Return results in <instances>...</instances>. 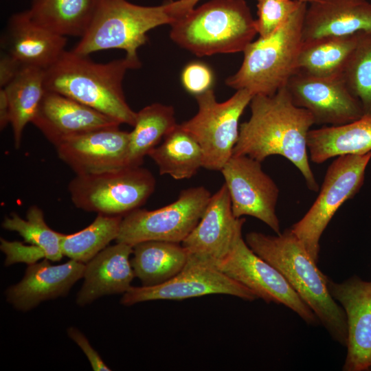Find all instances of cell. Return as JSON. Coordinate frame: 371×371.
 Here are the masks:
<instances>
[{
    "instance_id": "obj_1",
    "label": "cell",
    "mask_w": 371,
    "mask_h": 371,
    "mask_svg": "<svg viewBox=\"0 0 371 371\" xmlns=\"http://www.w3.org/2000/svg\"><path fill=\"white\" fill-rule=\"evenodd\" d=\"M249 106L251 116L240 125L233 155L260 162L282 156L299 170L308 189L317 192L307 147L308 133L315 124L311 113L293 103L286 87L272 95H254Z\"/></svg>"
},
{
    "instance_id": "obj_2",
    "label": "cell",
    "mask_w": 371,
    "mask_h": 371,
    "mask_svg": "<svg viewBox=\"0 0 371 371\" xmlns=\"http://www.w3.org/2000/svg\"><path fill=\"white\" fill-rule=\"evenodd\" d=\"M245 242L260 257L276 267L317 316L332 338L346 346V316L332 297L328 278L291 228L276 236L251 232Z\"/></svg>"
},
{
    "instance_id": "obj_3",
    "label": "cell",
    "mask_w": 371,
    "mask_h": 371,
    "mask_svg": "<svg viewBox=\"0 0 371 371\" xmlns=\"http://www.w3.org/2000/svg\"><path fill=\"white\" fill-rule=\"evenodd\" d=\"M74 51H65L45 71V88L69 97L122 124L133 126L137 112L128 104L122 82L128 69L141 63L127 58L95 63Z\"/></svg>"
},
{
    "instance_id": "obj_4",
    "label": "cell",
    "mask_w": 371,
    "mask_h": 371,
    "mask_svg": "<svg viewBox=\"0 0 371 371\" xmlns=\"http://www.w3.org/2000/svg\"><path fill=\"white\" fill-rule=\"evenodd\" d=\"M170 25L171 39L198 56L243 52L258 34L245 0H211Z\"/></svg>"
},
{
    "instance_id": "obj_5",
    "label": "cell",
    "mask_w": 371,
    "mask_h": 371,
    "mask_svg": "<svg viewBox=\"0 0 371 371\" xmlns=\"http://www.w3.org/2000/svg\"><path fill=\"white\" fill-rule=\"evenodd\" d=\"M306 4L301 2L277 30L246 47L240 68L225 80L228 87L246 89L253 95H272L286 86L297 71Z\"/></svg>"
},
{
    "instance_id": "obj_6",
    "label": "cell",
    "mask_w": 371,
    "mask_h": 371,
    "mask_svg": "<svg viewBox=\"0 0 371 371\" xmlns=\"http://www.w3.org/2000/svg\"><path fill=\"white\" fill-rule=\"evenodd\" d=\"M174 21L166 2L143 6L126 0H99L87 31L72 51L88 56L101 50L120 49L126 52L127 58L140 63L137 52L148 41V32Z\"/></svg>"
},
{
    "instance_id": "obj_7",
    "label": "cell",
    "mask_w": 371,
    "mask_h": 371,
    "mask_svg": "<svg viewBox=\"0 0 371 371\" xmlns=\"http://www.w3.org/2000/svg\"><path fill=\"white\" fill-rule=\"evenodd\" d=\"M156 181L147 168L128 166L96 174L76 175L68 185L78 209L109 216H124L144 205Z\"/></svg>"
},
{
    "instance_id": "obj_8",
    "label": "cell",
    "mask_w": 371,
    "mask_h": 371,
    "mask_svg": "<svg viewBox=\"0 0 371 371\" xmlns=\"http://www.w3.org/2000/svg\"><path fill=\"white\" fill-rule=\"evenodd\" d=\"M253 96L246 89H238L228 100L219 102L212 89L195 96L197 113L179 125L199 144L203 168L221 171L232 156L239 135L240 117Z\"/></svg>"
},
{
    "instance_id": "obj_9",
    "label": "cell",
    "mask_w": 371,
    "mask_h": 371,
    "mask_svg": "<svg viewBox=\"0 0 371 371\" xmlns=\"http://www.w3.org/2000/svg\"><path fill=\"white\" fill-rule=\"evenodd\" d=\"M371 152L335 157L325 174L319 194L305 215L291 227L318 262L320 238L337 210L363 184Z\"/></svg>"
},
{
    "instance_id": "obj_10",
    "label": "cell",
    "mask_w": 371,
    "mask_h": 371,
    "mask_svg": "<svg viewBox=\"0 0 371 371\" xmlns=\"http://www.w3.org/2000/svg\"><path fill=\"white\" fill-rule=\"evenodd\" d=\"M211 196L203 186L192 187L166 206L137 208L123 216L115 240L133 247L148 240L181 243L199 221Z\"/></svg>"
},
{
    "instance_id": "obj_11",
    "label": "cell",
    "mask_w": 371,
    "mask_h": 371,
    "mask_svg": "<svg viewBox=\"0 0 371 371\" xmlns=\"http://www.w3.org/2000/svg\"><path fill=\"white\" fill-rule=\"evenodd\" d=\"M226 276L247 287L267 303L281 304L297 313L308 324L319 320L283 275L257 255L243 236L229 254L216 266Z\"/></svg>"
},
{
    "instance_id": "obj_12",
    "label": "cell",
    "mask_w": 371,
    "mask_h": 371,
    "mask_svg": "<svg viewBox=\"0 0 371 371\" xmlns=\"http://www.w3.org/2000/svg\"><path fill=\"white\" fill-rule=\"evenodd\" d=\"M212 294H224L254 301L256 294L215 266L188 256L184 267L168 281L152 286H131L120 303L124 306L150 300H181Z\"/></svg>"
},
{
    "instance_id": "obj_13",
    "label": "cell",
    "mask_w": 371,
    "mask_h": 371,
    "mask_svg": "<svg viewBox=\"0 0 371 371\" xmlns=\"http://www.w3.org/2000/svg\"><path fill=\"white\" fill-rule=\"evenodd\" d=\"M221 172L235 217L253 216L280 234L276 214L280 190L262 170L261 162L247 155H232Z\"/></svg>"
},
{
    "instance_id": "obj_14",
    "label": "cell",
    "mask_w": 371,
    "mask_h": 371,
    "mask_svg": "<svg viewBox=\"0 0 371 371\" xmlns=\"http://www.w3.org/2000/svg\"><path fill=\"white\" fill-rule=\"evenodd\" d=\"M286 88L293 103L311 113L315 124L342 125L364 114L342 76L321 78L297 71Z\"/></svg>"
},
{
    "instance_id": "obj_15",
    "label": "cell",
    "mask_w": 371,
    "mask_h": 371,
    "mask_svg": "<svg viewBox=\"0 0 371 371\" xmlns=\"http://www.w3.org/2000/svg\"><path fill=\"white\" fill-rule=\"evenodd\" d=\"M245 222L234 215L224 183L211 196L199 221L181 245L188 256L216 267L242 236Z\"/></svg>"
},
{
    "instance_id": "obj_16",
    "label": "cell",
    "mask_w": 371,
    "mask_h": 371,
    "mask_svg": "<svg viewBox=\"0 0 371 371\" xmlns=\"http://www.w3.org/2000/svg\"><path fill=\"white\" fill-rule=\"evenodd\" d=\"M129 137L114 126L67 137L55 147L76 175L96 174L128 167Z\"/></svg>"
},
{
    "instance_id": "obj_17",
    "label": "cell",
    "mask_w": 371,
    "mask_h": 371,
    "mask_svg": "<svg viewBox=\"0 0 371 371\" xmlns=\"http://www.w3.org/2000/svg\"><path fill=\"white\" fill-rule=\"evenodd\" d=\"M328 289L346 316L348 338L344 371L371 368V281L357 276L337 283L328 279Z\"/></svg>"
},
{
    "instance_id": "obj_18",
    "label": "cell",
    "mask_w": 371,
    "mask_h": 371,
    "mask_svg": "<svg viewBox=\"0 0 371 371\" xmlns=\"http://www.w3.org/2000/svg\"><path fill=\"white\" fill-rule=\"evenodd\" d=\"M32 123L54 146L71 136L121 124L69 97L47 90Z\"/></svg>"
},
{
    "instance_id": "obj_19",
    "label": "cell",
    "mask_w": 371,
    "mask_h": 371,
    "mask_svg": "<svg viewBox=\"0 0 371 371\" xmlns=\"http://www.w3.org/2000/svg\"><path fill=\"white\" fill-rule=\"evenodd\" d=\"M85 264L70 259L58 265L44 258L30 264L20 282L5 291L6 300L21 311H28L40 303L65 297L73 285L83 278Z\"/></svg>"
},
{
    "instance_id": "obj_20",
    "label": "cell",
    "mask_w": 371,
    "mask_h": 371,
    "mask_svg": "<svg viewBox=\"0 0 371 371\" xmlns=\"http://www.w3.org/2000/svg\"><path fill=\"white\" fill-rule=\"evenodd\" d=\"M1 43L24 66L46 70L65 51L67 38L36 23L27 10L10 18Z\"/></svg>"
},
{
    "instance_id": "obj_21",
    "label": "cell",
    "mask_w": 371,
    "mask_h": 371,
    "mask_svg": "<svg viewBox=\"0 0 371 371\" xmlns=\"http://www.w3.org/2000/svg\"><path fill=\"white\" fill-rule=\"evenodd\" d=\"M371 32V3L367 0H314L306 8L303 43Z\"/></svg>"
},
{
    "instance_id": "obj_22",
    "label": "cell",
    "mask_w": 371,
    "mask_h": 371,
    "mask_svg": "<svg viewBox=\"0 0 371 371\" xmlns=\"http://www.w3.org/2000/svg\"><path fill=\"white\" fill-rule=\"evenodd\" d=\"M133 251V246L117 242L87 262L77 304L83 306L104 295L126 293L135 277L130 260Z\"/></svg>"
},
{
    "instance_id": "obj_23",
    "label": "cell",
    "mask_w": 371,
    "mask_h": 371,
    "mask_svg": "<svg viewBox=\"0 0 371 371\" xmlns=\"http://www.w3.org/2000/svg\"><path fill=\"white\" fill-rule=\"evenodd\" d=\"M307 147L310 159L318 164L333 157L371 152V113L345 124L311 129Z\"/></svg>"
},
{
    "instance_id": "obj_24",
    "label": "cell",
    "mask_w": 371,
    "mask_h": 371,
    "mask_svg": "<svg viewBox=\"0 0 371 371\" xmlns=\"http://www.w3.org/2000/svg\"><path fill=\"white\" fill-rule=\"evenodd\" d=\"M131 265L142 286L164 283L179 273L188 260L181 243L148 240L133 246Z\"/></svg>"
},
{
    "instance_id": "obj_25",
    "label": "cell",
    "mask_w": 371,
    "mask_h": 371,
    "mask_svg": "<svg viewBox=\"0 0 371 371\" xmlns=\"http://www.w3.org/2000/svg\"><path fill=\"white\" fill-rule=\"evenodd\" d=\"M99 0H32L28 13L33 21L60 35L82 37Z\"/></svg>"
},
{
    "instance_id": "obj_26",
    "label": "cell",
    "mask_w": 371,
    "mask_h": 371,
    "mask_svg": "<svg viewBox=\"0 0 371 371\" xmlns=\"http://www.w3.org/2000/svg\"><path fill=\"white\" fill-rule=\"evenodd\" d=\"M159 168L160 175L176 180L189 179L203 168L202 150L196 139L179 124L148 155Z\"/></svg>"
},
{
    "instance_id": "obj_27",
    "label": "cell",
    "mask_w": 371,
    "mask_h": 371,
    "mask_svg": "<svg viewBox=\"0 0 371 371\" xmlns=\"http://www.w3.org/2000/svg\"><path fill=\"white\" fill-rule=\"evenodd\" d=\"M358 36L359 32L303 43L297 62V71L321 78L342 76Z\"/></svg>"
},
{
    "instance_id": "obj_28",
    "label": "cell",
    "mask_w": 371,
    "mask_h": 371,
    "mask_svg": "<svg viewBox=\"0 0 371 371\" xmlns=\"http://www.w3.org/2000/svg\"><path fill=\"white\" fill-rule=\"evenodd\" d=\"M45 71L40 68L25 67L3 88L10 109L15 148H20L23 129L32 122L46 91Z\"/></svg>"
},
{
    "instance_id": "obj_29",
    "label": "cell",
    "mask_w": 371,
    "mask_h": 371,
    "mask_svg": "<svg viewBox=\"0 0 371 371\" xmlns=\"http://www.w3.org/2000/svg\"><path fill=\"white\" fill-rule=\"evenodd\" d=\"M172 106L153 103L137 112L130 132L128 166H139L144 158L177 125Z\"/></svg>"
},
{
    "instance_id": "obj_30",
    "label": "cell",
    "mask_w": 371,
    "mask_h": 371,
    "mask_svg": "<svg viewBox=\"0 0 371 371\" xmlns=\"http://www.w3.org/2000/svg\"><path fill=\"white\" fill-rule=\"evenodd\" d=\"M123 216L98 214L85 229L71 234H63L60 247L63 256L86 264L116 240Z\"/></svg>"
},
{
    "instance_id": "obj_31",
    "label": "cell",
    "mask_w": 371,
    "mask_h": 371,
    "mask_svg": "<svg viewBox=\"0 0 371 371\" xmlns=\"http://www.w3.org/2000/svg\"><path fill=\"white\" fill-rule=\"evenodd\" d=\"M2 227L17 232L25 243L39 248L43 252L45 258L50 261H59L63 256L60 247L63 234L52 229L47 225L43 212L36 205L29 207L26 219L16 212H12L10 216L5 217Z\"/></svg>"
},
{
    "instance_id": "obj_32",
    "label": "cell",
    "mask_w": 371,
    "mask_h": 371,
    "mask_svg": "<svg viewBox=\"0 0 371 371\" xmlns=\"http://www.w3.org/2000/svg\"><path fill=\"white\" fill-rule=\"evenodd\" d=\"M364 114L371 113V32H360L357 43L342 74Z\"/></svg>"
},
{
    "instance_id": "obj_33",
    "label": "cell",
    "mask_w": 371,
    "mask_h": 371,
    "mask_svg": "<svg viewBox=\"0 0 371 371\" xmlns=\"http://www.w3.org/2000/svg\"><path fill=\"white\" fill-rule=\"evenodd\" d=\"M258 34L266 37L277 30L298 8L299 0H256Z\"/></svg>"
},
{
    "instance_id": "obj_34",
    "label": "cell",
    "mask_w": 371,
    "mask_h": 371,
    "mask_svg": "<svg viewBox=\"0 0 371 371\" xmlns=\"http://www.w3.org/2000/svg\"><path fill=\"white\" fill-rule=\"evenodd\" d=\"M214 74L211 68L202 62H191L183 68L181 81L188 93L197 95L212 89Z\"/></svg>"
},
{
    "instance_id": "obj_35",
    "label": "cell",
    "mask_w": 371,
    "mask_h": 371,
    "mask_svg": "<svg viewBox=\"0 0 371 371\" xmlns=\"http://www.w3.org/2000/svg\"><path fill=\"white\" fill-rule=\"evenodd\" d=\"M0 248L6 255L5 266L17 262H25L30 265L41 258H45L43 252L35 246H25L21 243L8 241L3 238H1Z\"/></svg>"
},
{
    "instance_id": "obj_36",
    "label": "cell",
    "mask_w": 371,
    "mask_h": 371,
    "mask_svg": "<svg viewBox=\"0 0 371 371\" xmlns=\"http://www.w3.org/2000/svg\"><path fill=\"white\" fill-rule=\"evenodd\" d=\"M67 335L82 349L93 370H111L97 351L92 348L87 337L78 328L69 327L67 329Z\"/></svg>"
},
{
    "instance_id": "obj_37",
    "label": "cell",
    "mask_w": 371,
    "mask_h": 371,
    "mask_svg": "<svg viewBox=\"0 0 371 371\" xmlns=\"http://www.w3.org/2000/svg\"><path fill=\"white\" fill-rule=\"evenodd\" d=\"M25 67L21 63L3 52L0 58V87L4 88Z\"/></svg>"
},
{
    "instance_id": "obj_38",
    "label": "cell",
    "mask_w": 371,
    "mask_h": 371,
    "mask_svg": "<svg viewBox=\"0 0 371 371\" xmlns=\"http://www.w3.org/2000/svg\"><path fill=\"white\" fill-rule=\"evenodd\" d=\"M200 0H177L166 1L167 9L171 16L175 20L194 8Z\"/></svg>"
},
{
    "instance_id": "obj_39",
    "label": "cell",
    "mask_w": 371,
    "mask_h": 371,
    "mask_svg": "<svg viewBox=\"0 0 371 371\" xmlns=\"http://www.w3.org/2000/svg\"><path fill=\"white\" fill-rule=\"evenodd\" d=\"M10 109L6 93L3 88L0 89V128L3 130L10 124Z\"/></svg>"
},
{
    "instance_id": "obj_40",
    "label": "cell",
    "mask_w": 371,
    "mask_h": 371,
    "mask_svg": "<svg viewBox=\"0 0 371 371\" xmlns=\"http://www.w3.org/2000/svg\"><path fill=\"white\" fill-rule=\"evenodd\" d=\"M299 1H302V2L306 3H309L312 2V1H314V0H299Z\"/></svg>"
}]
</instances>
